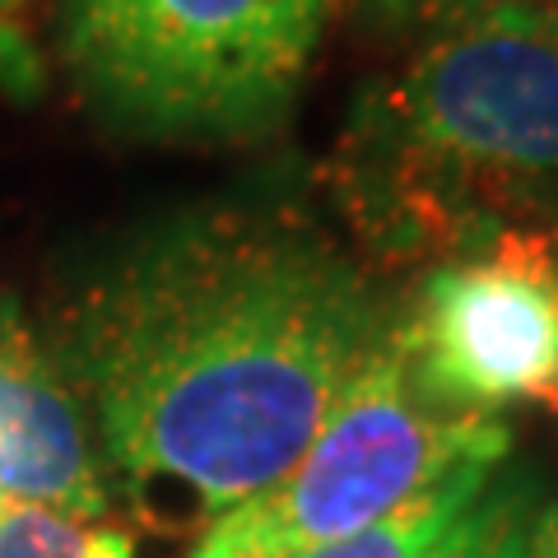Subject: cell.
Wrapping results in <instances>:
<instances>
[{
    "mask_svg": "<svg viewBox=\"0 0 558 558\" xmlns=\"http://www.w3.org/2000/svg\"><path fill=\"white\" fill-rule=\"evenodd\" d=\"M554 410H558V405H554Z\"/></svg>",
    "mask_w": 558,
    "mask_h": 558,
    "instance_id": "9a60e30c",
    "label": "cell"
},
{
    "mask_svg": "<svg viewBox=\"0 0 558 558\" xmlns=\"http://www.w3.org/2000/svg\"><path fill=\"white\" fill-rule=\"evenodd\" d=\"M521 558H558V494L539 498L531 531H526V554Z\"/></svg>",
    "mask_w": 558,
    "mask_h": 558,
    "instance_id": "7c38bea8",
    "label": "cell"
},
{
    "mask_svg": "<svg viewBox=\"0 0 558 558\" xmlns=\"http://www.w3.org/2000/svg\"><path fill=\"white\" fill-rule=\"evenodd\" d=\"M0 94L10 98L43 94V61L24 38L20 20H0Z\"/></svg>",
    "mask_w": 558,
    "mask_h": 558,
    "instance_id": "8fae6325",
    "label": "cell"
},
{
    "mask_svg": "<svg viewBox=\"0 0 558 558\" xmlns=\"http://www.w3.org/2000/svg\"><path fill=\"white\" fill-rule=\"evenodd\" d=\"M480 5L484 0H349L354 20L381 43H424Z\"/></svg>",
    "mask_w": 558,
    "mask_h": 558,
    "instance_id": "30bf717a",
    "label": "cell"
},
{
    "mask_svg": "<svg viewBox=\"0 0 558 558\" xmlns=\"http://www.w3.org/2000/svg\"><path fill=\"white\" fill-rule=\"evenodd\" d=\"M0 558H135V545L108 521L0 502Z\"/></svg>",
    "mask_w": 558,
    "mask_h": 558,
    "instance_id": "9c48e42d",
    "label": "cell"
},
{
    "mask_svg": "<svg viewBox=\"0 0 558 558\" xmlns=\"http://www.w3.org/2000/svg\"><path fill=\"white\" fill-rule=\"evenodd\" d=\"M396 336L414 381L451 414L558 405V233L508 223L438 260L400 299Z\"/></svg>",
    "mask_w": 558,
    "mask_h": 558,
    "instance_id": "5b68a950",
    "label": "cell"
},
{
    "mask_svg": "<svg viewBox=\"0 0 558 558\" xmlns=\"http://www.w3.org/2000/svg\"><path fill=\"white\" fill-rule=\"evenodd\" d=\"M531 215H535V219H545V223H554V229H558V191H554V196L539 201V205L531 209Z\"/></svg>",
    "mask_w": 558,
    "mask_h": 558,
    "instance_id": "4fadbf2b",
    "label": "cell"
},
{
    "mask_svg": "<svg viewBox=\"0 0 558 558\" xmlns=\"http://www.w3.org/2000/svg\"><path fill=\"white\" fill-rule=\"evenodd\" d=\"M498 465H465L457 475L428 484L424 494H414L410 502H400L396 512L377 517L373 526L340 535V539H330V545L307 549L299 558H428L457 531V521L470 512V502L484 494V484L494 480Z\"/></svg>",
    "mask_w": 558,
    "mask_h": 558,
    "instance_id": "52a82bcc",
    "label": "cell"
},
{
    "mask_svg": "<svg viewBox=\"0 0 558 558\" xmlns=\"http://www.w3.org/2000/svg\"><path fill=\"white\" fill-rule=\"evenodd\" d=\"M558 191V0H484L363 89L340 196L373 247H480Z\"/></svg>",
    "mask_w": 558,
    "mask_h": 558,
    "instance_id": "7a4b0ae2",
    "label": "cell"
},
{
    "mask_svg": "<svg viewBox=\"0 0 558 558\" xmlns=\"http://www.w3.org/2000/svg\"><path fill=\"white\" fill-rule=\"evenodd\" d=\"M512 457L502 418L451 414L414 381L396 322L312 442L260 494L205 521L191 558H299L373 526L465 465Z\"/></svg>",
    "mask_w": 558,
    "mask_h": 558,
    "instance_id": "277c9868",
    "label": "cell"
},
{
    "mask_svg": "<svg viewBox=\"0 0 558 558\" xmlns=\"http://www.w3.org/2000/svg\"><path fill=\"white\" fill-rule=\"evenodd\" d=\"M0 502L84 521L117 508L89 405L20 299H0Z\"/></svg>",
    "mask_w": 558,
    "mask_h": 558,
    "instance_id": "8992f818",
    "label": "cell"
},
{
    "mask_svg": "<svg viewBox=\"0 0 558 558\" xmlns=\"http://www.w3.org/2000/svg\"><path fill=\"white\" fill-rule=\"evenodd\" d=\"M400 299L293 196H223L121 229L65 275L47 340L126 494L205 521L275 484L391 336Z\"/></svg>",
    "mask_w": 558,
    "mask_h": 558,
    "instance_id": "6da1fadb",
    "label": "cell"
},
{
    "mask_svg": "<svg viewBox=\"0 0 558 558\" xmlns=\"http://www.w3.org/2000/svg\"><path fill=\"white\" fill-rule=\"evenodd\" d=\"M340 0H61V61L102 126L247 145L299 108Z\"/></svg>",
    "mask_w": 558,
    "mask_h": 558,
    "instance_id": "3957f363",
    "label": "cell"
},
{
    "mask_svg": "<svg viewBox=\"0 0 558 558\" xmlns=\"http://www.w3.org/2000/svg\"><path fill=\"white\" fill-rule=\"evenodd\" d=\"M28 10V0H0V20H20Z\"/></svg>",
    "mask_w": 558,
    "mask_h": 558,
    "instance_id": "5bb4252c",
    "label": "cell"
},
{
    "mask_svg": "<svg viewBox=\"0 0 558 558\" xmlns=\"http://www.w3.org/2000/svg\"><path fill=\"white\" fill-rule=\"evenodd\" d=\"M545 498V480L535 465H512L502 461L484 494L470 502V512L457 521L438 549L428 558H521L526 554V531L531 517Z\"/></svg>",
    "mask_w": 558,
    "mask_h": 558,
    "instance_id": "ba28073f",
    "label": "cell"
}]
</instances>
